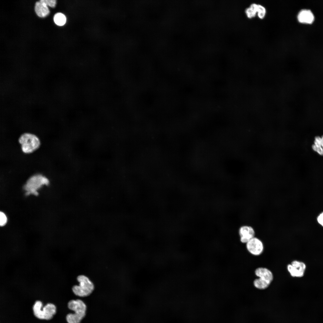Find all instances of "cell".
Listing matches in <instances>:
<instances>
[{
  "label": "cell",
  "mask_w": 323,
  "mask_h": 323,
  "mask_svg": "<svg viewBox=\"0 0 323 323\" xmlns=\"http://www.w3.org/2000/svg\"><path fill=\"white\" fill-rule=\"evenodd\" d=\"M287 269L291 276L293 277H303L306 269V265L303 262L294 260L287 265Z\"/></svg>",
  "instance_id": "cell-7"
},
{
  "label": "cell",
  "mask_w": 323,
  "mask_h": 323,
  "mask_svg": "<svg viewBox=\"0 0 323 323\" xmlns=\"http://www.w3.org/2000/svg\"><path fill=\"white\" fill-rule=\"evenodd\" d=\"M258 4L253 3L245 10V13L247 17L249 19L255 17L257 13Z\"/></svg>",
  "instance_id": "cell-13"
},
{
  "label": "cell",
  "mask_w": 323,
  "mask_h": 323,
  "mask_svg": "<svg viewBox=\"0 0 323 323\" xmlns=\"http://www.w3.org/2000/svg\"><path fill=\"white\" fill-rule=\"evenodd\" d=\"M265 8L263 6L258 4L257 14L258 17L261 19H262L265 17L266 14Z\"/></svg>",
  "instance_id": "cell-15"
},
{
  "label": "cell",
  "mask_w": 323,
  "mask_h": 323,
  "mask_svg": "<svg viewBox=\"0 0 323 323\" xmlns=\"http://www.w3.org/2000/svg\"><path fill=\"white\" fill-rule=\"evenodd\" d=\"M54 20L56 25L59 26H62L65 23L66 18L63 14L61 13H58L55 14L54 17Z\"/></svg>",
  "instance_id": "cell-14"
},
{
  "label": "cell",
  "mask_w": 323,
  "mask_h": 323,
  "mask_svg": "<svg viewBox=\"0 0 323 323\" xmlns=\"http://www.w3.org/2000/svg\"><path fill=\"white\" fill-rule=\"evenodd\" d=\"M35 10L37 15L41 17H44L47 16L50 13L48 6L39 1L36 2Z\"/></svg>",
  "instance_id": "cell-10"
},
{
  "label": "cell",
  "mask_w": 323,
  "mask_h": 323,
  "mask_svg": "<svg viewBox=\"0 0 323 323\" xmlns=\"http://www.w3.org/2000/svg\"><path fill=\"white\" fill-rule=\"evenodd\" d=\"M255 275L259 278L253 281L254 286L257 289L265 290L270 285L273 279L272 272L267 268L259 267L255 271Z\"/></svg>",
  "instance_id": "cell-3"
},
{
  "label": "cell",
  "mask_w": 323,
  "mask_h": 323,
  "mask_svg": "<svg viewBox=\"0 0 323 323\" xmlns=\"http://www.w3.org/2000/svg\"><path fill=\"white\" fill-rule=\"evenodd\" d=\"M22 151L28 154L37 150L41 145L40 141L36 135L30 132L22 134L18 139Z\"/></svg>",
  "instance_id": "cell-2"
},
{
  "label": "cell",
  "mask_w": 323,
  "mask_h": 323,
  "mask_svg": "<svg viewBox=\"0 0 323 323\" xmlns=\"http://www.w3.org/2000/svg\"><path fill=\"white\" fill-rule=\"evenodd\" d=\"M240 240L242 243H246L255 237V231L254 228L249 225H243L239 230Z\"/></svg>",
  "instance_id": "cell-8"
},
{
  "label": "cell",
  "mask_w": 323,
  "mask_h": 323,
  "mask_svg": "<svg viewBox=\"0 0 323 323\" xmlns=\"http://www.w3.org/2000/svg\"><path fill=\"white\" fill-rule=\"evenodd\" d=\"M79 285H74L72 287V291L77 296L81 297L87 296L93 291L95 286L93 283L88 277L84 275H80L77 277Z\"/></svg>",
  "instance_id": "cell-4"
},
{
  "label": "cell",
  "mask_w": 323,
  "mask_h": 323,
  "mask_svg": "<svg viewBox=\"0 0 323 323\" xmlns=\"http://www.w3.org/2000/svg\"><path fill=\"white\" fill-rule=\"evenodd\" d=\"M297 19L298 22L301 23L310 24L314 21V17L310 10L303 9L298 14Z\"/></svg>",
  "instance_id": "cell-9"
},
{
  "label": "cell",
  "mask_w": 323,
  "mask_h": 323,
  "mask_svg": "<svg viewBox=\"0 0 323 323\" xmlns=\"http://www.w3.org/2000/svg\"><path fill=\"white\" fill-rule=\"evenodd\" d=\"M317 221L323 227V212L318 216L317 218Z\"/></svg>",
  "instance_id": "cell-19"
},
{
  "label": "cell",
  "mask_w": 323,
  "mask_h": 323,
  "mask_svg": "<svg viewBox=\"0 0 323 323\" xmlns=\"http://www.w3.org/2000/svg\"><path fill=\"white\" fill-rule=\"evenodd\" d=\"M49 182L48 179L41 174H38L32 176L27 181L24 186V189L26 191V195L33 194L38 195L37 190L43 185H48Z\"/></svg>",
  "instance_id": "cell-5"
},
{
  "label": "cell",
  "mask_w": 323,
  "mask_h": 323,
  "mask_svg": "<svg viewBox=\"0 0 323 323\" xmlns=\"http://www.w3.org/2000/svg\"><path fill=\"white\" fill-rule=\"evenodd\" d=\"M68 307L73 311L74 313H69L66 317L68 323H80L86 314V306L85 303L80 299L72 300L68 302Z\"/></svg>",
  "instance_id": "cell-1"
},
{
  "label": "cell",
  "mask_w": 323,
  "mask_h": 323,
  "mask_svg": "<svg viewBox=\"0 0 323 323\" xmlns=\"http://www.w3.org/2000/svg\"><path fill=\"white\" fill-rule=\"evenodd\" d=\"M246 246L249 252L254 256L260 255L264 250L263 242L260 239L255 237L246 243Z\"/></svg>",
  "instance_id": "cell-6"
},
{
  "label": "cell",
  "mask_w": 323,
  "mask_h": 323,
  "mask_svg": "<svg viewBox=\"0 0 323 323\" xmlns=\"http://www.w3.org/2000/svg\"><path fill=\"white\" fill-rule=\"evenodd\" d=\"M322 139V145L323 148V135L321 137Z\"/></svg>",
  "instance_id": "cell-20"
},
{
  "label": "cell",
  "mask_w": 323,
  "mask_h": 323,
  "mask_svg": "<svg viewBox=\"0 0 323 323\" xmlns=\"http://www.w3.org/2000/svg\"><path fill=\"white\" fill-rule=\"evenodd\" d=\"M7 222V218L5 215L2 212L0 213V225L1 226H3Z\"/></svg>",
  "instance_id": "cell-18"
},
{
  "label": "cell",
  "mask_w": 323,
  "mask_h": 323,
  "mask_svg": "<svg viewBox=\"0 0 323 323\" xmlns=\"http://www.w3.org/2000/svg\"><path fill=\"white\" fill-rule=\"evenodd\" d=\"M42 304L41 301H37L35 302L33 307L34 314L37 318L44 319V313L42 308Z\"/></svg>",
  "instance_id": "cell-12"
},
{
  "label": "cell",
  "mask_w": 323,
  "mask_h": 323,
  "mask_svg": "<svg viewBox=\"0 0 323 323\" xmlns=\"http://www.w3.org/2000/svg\"><path fill=\"white\" fill-rule=\"evenodd\" d=\"M312 149L320 156H323V148L321 145H316L314 144L312 146Z\"/></svg>",
  "instance_id": "cell-16"
},
{
  "label": "cell",
  "mask_w": 323,
  "mask_h": 323,
  "mask_svg": "<svg viewBox=\"0 0 323 323\" xmlns=\"http://www.w3.org/2000/svg\"><path fill=\"white\" fill-rule=\"evenodd\" d=\"M42 309L44 313V319L46 320L51 319L56 311L55 306L51 303L47 304Z\"/></svg>",
  "instance_id": "cell-11"
},
{
  "label": "cell",
  "mask_w": 323,
  "mask_h": 323,
  "mask_svg": "<svg viewBox=\"0 0 323 323\" xmlns=\"http://www.w3.org/2000/svg\"><path fill=\"white\" fill-rule=\"evenodd\" d=\"M39 1L47 6H48L52 7H55L56 3V1L55 0H41Z\"/></svg>",
  "instance_id": "cell-17"
}]
</instances>
